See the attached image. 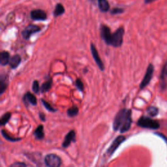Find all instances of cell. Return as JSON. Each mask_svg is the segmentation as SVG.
Returning a JSON list of instances; mask_svg holds the SVG:
<instances>
[{
  "label": "cell",
  "instance_id": "1f68e13d",
  "mask_svg": "<svg viewBox=\"0 0 167 167\" xmlns=\"http://www.w3.org/2000/svg\"><path fill=\"white\" fill-rule=\"evenodd\" d=\"M165 74H166V75H167V69H165Z\"/></svg>",
  "mask_w": 167,
  "mask_h": 167
},
{
  "label": "cell",
  "instance_id": "9c48e42d",
  "mask_svg": "<svg viewBox=\"0 0 167 167\" xmlns=\"http://www.w3.org/2000/svg\"><path fill=\"white\" fill-rule=\"evenodd\" d=\"M90 48H91V54L92 56H93V58L95 61V63L97 65V66L99 67V68L102 71H103L104 70V63L102 61L101 59L100 56L99 55L98 51L97 50V48L95 46L94 44L91 43L90 45Z\"/></svg>",
  "mask_w": 167,
  "mask_h": 167
},
{
  "label": "cell",
  "instance_id": "7c38bea8",
  "mask_svg": "<svg viewBox=\"0 0 167 167\" xmlns=\"http://www.w3.org/2000/svg\"><path fill=\"white\" fill-rule=\"evenodd\" d=\"M24 101L26 103V104L29 103L31 104L36 106L37 104V100L34 95H33L30 92H27L24 95Z\"/></svg>",
  "mask_w": 167,
  "mask_h": 167
},
{
  "label": "cell",
  "instance_id": "ac0fdd59",
  "mask_svg": "<svg viewBox=\"0 0 167 167\" xmlns=\"http://www.w3.org/2000/svg\"><path fill=\"white\" fill-rule=\"evenodd\" d=\"M65 12V8L61 3H58L56 6V8L54 11V16L57 17L60 15H62Z\"/></svg>",
  "mask_w": 167,
  "mask_h": 167
},
{
  "label": "cell",
  "instance_id": "cb8c5ba5",
  "mask_svg": "<svg viewBox=\"0 0 167 167\" xmlns=\"http://www.w3.org/2000/svg\"><path fill=\"white\" fill-rule=\"evenodd\" d=\"M41 101L43 102V105L45 106V107L46 108V109L47 110V111H50L51 112H54L56 111V110L52 107V106L49 103H48L47 101H45L44 99H41Z\"/></svg>",
  "mask_w": 167,
  "mask_h": 167
},
{
  "label": "cell",
  "instance_id": "7402d4cb",
  "mask_svg": "<svg viewBox=\"0 0 167 167\" xmlns=\"http://www.w3.org/2000/svg\"><path fill=\"white\" fill-rule=\"evenodd\" d=\"M2 134L3 137H4V138L6 139V140H9V141L12 142H18V141H19V140H21V138H13V137H10V136L4 130H2Z\"/></svg>",
  "mask_w": 167,
  "mask_h": 167
},
{
  "label": "cell",
  "instance_id": "4fadbf2b",
  "mask_svg": "<svg viewBox=\"0 0 167 167\" xmlns=\"http://www.w3.org/2000/svg\"><path fill=\"white\" fill-rule=\"evenodd\" d=\"M21 63V57L19 54H16L12 56L10 61H9V65L12 69H16L18 67V66Z\"/></svg>",
  "mask_w": 167,
  "mask_h": 167
},
{
  "label": "cell",
  "instance_id": "ba28073f",
  "mask_svg": "<svg viewBox=\"0 0 167 167\" xmlns=\"http://www.w3.org/2000/svg\"><path fill=\"white\" fill-rule=\"evenodd\" d=\"M101 36L105 42V43L108 45H111L112 33H111V29L107 26L103 25L101 28Z\"/></svg>",
  "mask_w": 167,
  "mask_h": 167
},
{
  "label": "cell",
  "instance_id": "30bf717a",
  "mask_svg": "<svg viewBox=\"0 0 167 167\" xmlns=\"http://www.w3.org/2000/svg\"><path fill=\"white\" fill-rule=\"evenodd\" d=\"M31 19L37 21H45L47 19V14L41 9H35L30 12Z\"/></svg>",
  "mask_w": 167,
  "mask_h": 167
},
{
  "label": "cell",
  "instance_id": "277c9868",
  "mask_svg": "<svg viewBox=\"0 0 167 167\" xmlns=\"http://www.w3.org/2000/svg\"><path fill=\"white\" fill-rule=\"evenodd\" d=\"M45 162L48 167H60L61 160L59 156L50 153L45 157Z\"/></svg>",
  "mask_w": 167,
  "mask_h": 167
},
{
  "label": "cell",
  "instance_id": "44dd1931",
  "mask_svg": "<svg viewBox=\"0 0 167 167\" xmlns=\"http://www.w3.org/2000/svg\"><path fill=\"white\" fill-rule=\"evenodd\" d=\"M78 108L77 107H72L68 109L67 111V115L70 118L75 117L78 115Z\"/></svg>",
  "mask_w": 167,
  "mask_h": 167
},
{
  "label": "cell",
  "instance_id": "7a4b0ae2",
  "mask_svg": "<svg viewBox=\"0 0 167 167\" xmlns=\"http://www.w3.org/2000/svg\"><path fill=\"white\" fill-rule=\"evenodd\" d=\"M137 125L142 128L149 129H157L160 127V124L157 121L146 116H142L140 118L138 121Z\"/></svg>",
  "mask_w": 167,
  "mask_h": 167
},
{
  "label": "cell",
  "instance_id": "e0dca14e",
  "mask_svg": "<svg viewBox=\"0 0 167 167\" xmlns=\"http://www.w3.org/2000/svg\"><path fill=\"white\" fill-rule=\"evenodd\" d=\"M34 135L36 138L37 140H42L45 137V133H44V127L43 125H39L37 129L34 131Z\"/></svg>",
  "mask_w": 167,
  "mask_h": 167
},
{
  "label": "cell",
  "instance_id": "d4e9b609",
  "mask_svg": "<svg viewBox=\"0 0 167 167\" xmlns=\"http://www.w3.org/2000/svg\"><path fill=\"white\" fill-rule=\"evenodd\" d=\"M75 86H77V89L78 90H80V91H83L84 90V84L80 78H78L76 80Z\"/></svg>",
  "mask_w": 167,
  "mask_h": 167
},
{
  "label": "cell",
  "instance_id": "6da1fadb",
  "mask_svg": "<svg viewBox=\"0 0 167 167\" xmlns=\"http://www.w3.org/2000/svg\"><path fill=\"white\" fill-rule=\"evenodd\" d=\"M131 111L123 108L118 112L113 122L114 131L120 130L121 133L128 131L132 124Z\"/></svg>",
  "mask_w": 167,
  "mask_h": 167
},
{
  "label": "cell",
  "instance_id": "ffe728a7",
  "mask_svg": "<svg viewBox=\"0 0 167 167\" xmlns=\"http://www.w3.org/2000/svg\"><path fill=\"white\" fill-rule=\"evenodd\" d=\"M11 118V112H7L5 114H4L2 116L1 121H0V123H1V125L3 126L5 124H7L9 122V121L10 120Z\"/></svg>",
  "mask_w": 167,
  "mask_h": 167
},
{
  "label": "cell",
  "instance_id": "5b68a950",
  "mask_svg": "<svg viewBox=\"0 0 167 167\" xmlns=\"http://www.w3.org/2000/svg\"><path fill=\"white\" fill-rule=\"evenodd\" d=\"M153 72H154V67H153V65L152 63H150L148 65L146 72L145 73V75L143 78V80L140 85V89L142 90L145 88L149 84L153 77Z\"/></svg>",
  "mask_w": 167,
  "mask_h": 167
},
{
  "label": "cell",
  "instance_id": "8fae6325",
  "mask_svg": "<svg viewBox=\"0 0 167 167\" xmlns=\"http://www.w3.org/2000/svg\"><path fill=\"white\" fill-rule=\"evenodd\" d=\"M75 137H76V134L74 131L72 130L71 131H69L67 134V135L65 136V139L62 143V146L64 148H66L68 146H69L71 143L75 140Z\"/></svg>",
  "mask_w": 167,
  "mask_h": 167
},
{
  "label": "cell",
  "instance_id": "5bb4252c",
  "mask_svg": "<svg viewBox=\"0 0 167 167\" xmlns=\"http://www.w3.org/2000/svg\"><path fill=\"white\" fill-rule=\"evenodd\" d=\"M10 54L7 51H3L0 54V63L2 65L5 66L9 63L10 61Z\"/></svg>",
  "mask_w": 167,
  "mask_h": 167
},
{
  "label": "cell",
  "instance_id": "9a60e30c",
  "mask_svg": "<svg viewBox=\"0 0 167 167\" xmlns=\"http://www.w3.org/2000/svg\"><path fill=\"white\" fill-rule=\"evenodd\" d=\"M98 6L100 11L103 12H107L110 9V5L107 0H97Z\"/></svg>",
  "mask_w": 167,
  "mask_h": 167
},
{
  "label": "cell",
  "instance_id": "d6986e66",
  "mask_svg": "<svg viewBox=\"0 0 167 167\" xmlns=\"http://www.w3.org/2000/svg\"><path fill=\"white\" fill-rule=\"evenodd\" d=\"M52 85V79H49V80H46L45 82H44L41 87V91L42 93H45V92H48L51 89Z\"/></svg>",
  "mask_w": 167,
  "mask_h": 167
},
{
  "label": "cell",
  "instance_id": "52a82bcc",
  "mask_svg": "<svg viewBox=\"0 0 167 167\" xmlns=\"http://www.w3.org/2000/svg\"><path fill=\"white\" fill-rule=\"evenodd\" d=\"M125 137L124 136H118V137L114 140L113 142L112 143L111 146L109 147V148L108 149V150L107 152V153L109 155L111 156L113 155V153L115 152V151L118 148L120 145L121 144V143L124 142L125 140Z\"/></svg>",
  "mask_w": 167,
  "mask_h": 167
},
{
  "label": "cell",
  "instance_id": "3957f363",
  "mask_svg": "<svg viewBox=\"0 0 167 167\" xmlns=\"http://www.w3.org/2000/svg\"><path fill=\"white\" fill-rule=\"evenodd\" d=\"M125 33L124 28L123 27H120L116 30V32L112 33V41L111 46L113 47L118 48L120 47L124 41V36Z\"/></svg>",
  "mask_w": 167,
  "mask_h": 167
},
{
  "label": "cell",
  "instance_id": "f1b7e54d",
  "mask_svg": "<svg viewBox=\"0 0 167 167\" xmlns=\"http://www.w3.org/2000/svg\"><path fill=\"white\" fill-rule=\"evenodd\" d=\"M39 116H40V118H41V120H42V121H45V114H41V113H40V114H39Z\"/></svg>",
  "mask_w": 167,
  "mask_h": 167
},
{
  "label": "cell",
  "instance_id": "484cf974",
  "mask_svg": "<svg viewBox=\"0 0 167 167\" xmlns=\"http://www.w3.org/2000/svg\"><path fill=\"white\" fill-rule=\"evenodd\" d=\"M39 90H40V87H39V82L37 80H35L32 84V90L34 93L38 94Z\"/></svg>",
  "mask_w": 167,
  "mask_h": 167
},
{
  "label": "cell",
  "instance_id": "2e32d148",
  "mask_svg": "<svg viewBox=\"0 0 167 167\" xmlns=\"http://www.w3.org/2000/svg\"><path fill=\"white\" fill-rule=\"evenodd\" d=\"M8 77L7 76L3 75L0 79V94L2 95L6 90L8 86Z\"/></svg>",
  "mask_w": 167,
  "mask_h": 167
},
{
  "label": "cell",
  "instance_id": "83f0119b",
  "mask_svg": "<svg viewBox=\"0 0 167 167\" xmlns=\"http://www.w3.org/2000/svg\"><path fill=\"white\" fill-rule=\"evenodd\" d=\"M10 167H27L24 162H16L15 163L12 164Z\"/></svg>",
  "mask_w": 167,
  "mask_h": 167
},
{
  "label": "cell",
  "instance_id": "603a6c76",
  "mask_svg": "<svg viewBox=\"0 0 167 167\" xmlns=\"http://www.w3.org/2000/svg\"><path fill=\"white\" fill-rule=\"evenodd\" d=\"M158 112H159V110H158L157 108L154 107H151L148 109V113L149 114V116L152 117L157 116L158 114Z\"/></svg>",
  "mask_w": 167,
  "mask_h": 167
},
{
  "label": "cell",
  "instance_id": "8992f818",
  "mask_svg": "<svg viewBox=\"0 0 167 167\" xmlns=\"http://www.w3.org/2000/svg\"><path fill=\"white\" fill-rule=\"evenodd\" d=\"M41 30L39 26L34 24H30L27 26L22 32V36L26 40H29L32 35L38 33Z\"/></svg>",
  "mask_w": 167,
  "mask_h": 167
},
{
  "label": "cell",
  "instance_id": "f546056e",
  "mask_svg": "<svg viewBox=\"0 0 167 167\" xmlns=\"http://www.w3.org/2000/svg\"><path fill=\"white\" fill-rule=\"evenodd\" d=\"M155 1H156V0H144V3L145 4H149Z\"/></svg>",
  "mask_w": 167,
  "mask_h": 167
},
{
  "label": "cell",
  "instance_id": "4316f807",
  "mask_svg": "<svg viewBox=\"0 0 167 167\" xmlns=\"http://www.w3.org/2000/svg\"><path fill=\"white\" fill-rule=\"evenodd\" d=\"M124 12V10L123 9L121 8H114L111 11V15H120V14H121V13H123Z\"/></svg>",
  "mask_w": 167,
  "mask_h": 167
},
{
  "label": "cell",
  "instance_id": "4dcf8cb0",
  "mask_svg": "<svg viewBox=\"0 0 167 167\" xmlns=\"http://www.w3.org/2000/svg\"><path fill=\"white\" fill-rule=\"evenodd\" d=\"M157 135L158 136H159V137H162V138H164V140H165V141L167 142V138L165 137V136H164V135H161V134H157Z\"/></svg>",
  "mask_w": 167,
  "mask_h": 167
}]
</instances>
